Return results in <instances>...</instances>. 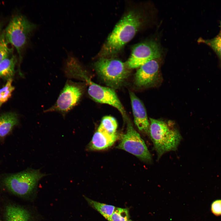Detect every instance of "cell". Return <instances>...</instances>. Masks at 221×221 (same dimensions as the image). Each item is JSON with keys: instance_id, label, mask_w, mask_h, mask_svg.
<instances>
[{"instance_id": "obj_17", "label": "cell", "mask_w": 221, "mask_h": 221, "mask_svg": "<svg viewBox=\"0 0 221 221\" xmlns=\"http://www.w3.org/2000/svg\"><path fill=\"white\" fill-rule=\"evenodd\" d=\"M89 204L107 219L112 215L116 207L114 206L100 203L84 196Z\"/></svg>"}, {"instance_id": "obj_10", "label": "cell", "mask_w": 221, "mask_h": 221, "mask_svg": "<svg viewBox=\"0 0 221 221\" xmlns=\"http://www.w3.org/2000/svg\"><path fill=\"white\" fill-rule=\"evenodd\" d=\"M159 65L153 60L139 67L135 76V84L139 87H145L153 85L157 80L159 75Z\"/></svg>"}, {"instance_id": "obj_23", "label": "cell", "mask_w": 221, "mask_h": 221, "mask_svg": "<svg viewBox=\"0 0 221 221\" xmlns=\"http://www.w3.org/2000/svg\"><path fill=\"white\" fill-rule=\"evenodd\" d=\"M2 27V23L1 22H0V37L1 35V34L2 33V32L1 33Z\"/></svg>"}, {"instance_id": "obj_3", "label": "cell", "mask_w": 221, "mask_h": 221, "mask_svg": "<svg viewBox=\"0 0 221 221\" xmlns=\"http://www.w3.org/2000/svg\"><path fill=\"white\" fill-rule=\"evenodd\" d=\"M25 16L18 14L14 16L4 31L6 40L13 45L18 53L19 63L22 59L23 50L29 37L37 28Z\"/></svg>"}, {"instance_id": "obj_19", "label": "cell", "mask_w": 221, "mask_h": 221, "mask_svg": "<svg viewBox=\"0 0 221 221\" xmlns=\"http://www.w3.org/2000/svg\"><path fill=\"white\" fill-rule=\"evenodd\" d=\"M12 78L8 79L5 85L0 89V107L11 97L12 93L14 89L12 85Z\"/></svg>"}, {"instance_id": "obj_11", "label": "cell", "mask_w": 221, "mask_h": 221, "mask_svg": "<svg viewBox=\"0 0 221 221\" xmlns=\"http://www.w3.org/2000/svg\"><path fill=\"white\" fill-rule=\"evenodd\" d=\"M129 94L134 123L141 131L148 134L149 122L144 105L133 92L130 91Z\"/></svg>"}, {"instance_id": "obj_6", "label": "cell", "mask_w": 221, "mask_h": 221, "mask_svg": "<svg viewBox=\"0 0 221 221\" xmlns=\"http://www.w3.org/2000/svg\"><path fill=\"white\" fill-rule=\"evenodd\" d=\"M126 133L122 135L120 142L116 146L147 163L152 162L151 155L144 141L127 119Z\"/></svg>"}, {"instance_id": "obj_12", "label": "cell", "mask_w": 221, "mask_h": 221, "mask_svg": "<svg viewBox=\"0 0 221 221\" xmlns=\"http://www.w3.org/2000/svg\"><path fill=\"white\" fill-rule=\"evenodd\" d=\"M118 138L117 134L111 135L97 130L93 136L89 148L95 150L106 149L111 146Z\"/></svg>"}, {"instance_id": "obj_8", "label": "cell", "mask_w": 221, "mask_h": 221, "mask_svg": "<svg viewBox=\"0 0 221 221\" xmlns=\"http://www.w3.org/2000/svg\"><path fill=\"white\" fill-rule=\"evenodd\" d=\"M79 79L87 83L88 94L94 100L114 107L120 112L125 120L128 119L126 111L113 89L101 86L93 82L87 76L85 70L81 73Z\"/></svg>"}, {"instance_id": "obj_20", "label": "cell", "mask_w": 221, "mask_h": 221, "mask_svg": "<svg viewBox=\"0 0 221 221\" xmlns=\"http://www.w3.org/2000/svg\"><path fill=\"white\" fill-rule=\"evenodd\" d=\"M210 47L221 60V33L216 37L209 40L200 39Z\"/></svg>"}, {"instance_id": "obj_9", "label": "cell", "mask_w": 221, "mask_h": 221, "mask_svg": "<svg viewBox=\"0 0 221 221\" xmlns=\"http://www.w3.org/2000/svg\"><path fill=\"white\" fill-rule=\"evenodd\" d=\"M161 54L157 43L150 41L135 45L126 64L130 69L139 68L148 61L159 58Z\"/></svg>"}, {"instance_id": "obj_5", "label": "cell", "mask_w": 221, "mask_h": 221, "mask_svg": "<svg viewBox=\"0 0 221 221\" xmlns=\"http://www.w3.org/2000/svg\"><path fill=\"white\" fill-rule=\"evenodd\" d=\"M47 175L41 173L39 169H29L7 176L3 182L13 193L25 196L32 194L39 180Z\"/></svg>"}, {"instance_id": "obj_1", "label": "cell", "mask_w": 221, "mask_h": 221, "mask_svg": "<svg viewBox=\"0 0 221 221\" xmlns=\"http://www.w3.org/2000/svg\"><path fill=\"white\" fill-rule=\"evenodd\" d=\"M141 16L130 11L118 22L103 44L99 55L106 57L115 54L134 37L141 25Z\"/></svg>"}, {"instance_id": "obj_7", "label": "cell", "mask_w": 221, "mask_h": 221, "mask_svg": "<svg viewBox=\"0 0 221 221\" xmlns=\"http://www.w3.org/2000/svg\"><path fill=\"white\" fill-rule=\"evenodd\" d=\"M83 88L79 83L67 80L55 104L44 112H57L64 117L79 101Z\"/></svg>"}, {"instance_id": "obj_2", "label": "cell", "mask_w": 221, "mask_h": 221, "mask_svg": "<svg viewBox=\"0 0 221 221\" xmlns=\"http://www.w3.org/2000/svg\"><path fill=\"white\" fill-rule=\"evenodd\" d=\"M149 120L148 134L159 160L166 153L176 150L182 137L178 130L165 122L153 118Z\"/></svg>"}, {"instance_id": "obj_4", "label": "cell", "mask_w": 221, "mask_h": 221, "mask_svg": "<svg viewBox=\"0 0 221 221\" xmlns=\"http://www.w3.org/2000/svg\"><path fill=\"white\" fill-rule=\"evenodd\" d=\"M95 69L102 79L110 88H118L127 79L130 69L126 63L118 59L100 57L94 64Z\"/></svg>"}, {"instance_id": "obj_21", "label": "cell", "mask_w": 221, "mask_h": 221, "mask_svg": "<svg viewBox=\"0 0 221 221\" xmlns=\"http://www.w3.org/2000/svg\"><path fill=\"white\" fill-rule=\"evenodd\" d=\"M8 44L6 40L3 31L0 38V63L9 57L12 52V48L9 47Z\"/></svg>"}, {"instance_id": "obj_18", "label": "cell", "mask_w": 221, "mask_h": 221, "mask_svg": "<svg viewBox=\"0 0 221 221\" xmlns=\"http://www.w3.org/2000/svg\"><path fill=\"white\" fill-rule=\"evenodd\" d=\"M107 220L108 221H132L130 218L128 209L120 207H116Z\"/></svg>"}, {"instance_id": "obj_14", "label": "cell", "mask_w": 221, "mask_h": 221, "mask_svg": "<svg viewBox=\"0 0 221 221\" xmlns=\"http://www.w3.org/2000/svg\"><path fill=\"white\" fill-rule=\"evenodd\" d=\"M18 123L17 115L14 113H7L0 115V137L8 135Z\"/></svg>"}, {"instance_id": "obj_22", "label": "cell", "mask_w": 221, "mask_h": 221, "mask_svg": "<svg viewBox=\"0 0 221 221\" xmlns=\"http://www.w3.org/2000/svg\"><path fill=\"white\" fill-rule=\"evenodd\" d=\"M211 211L216 216L221 215V200H216L213 201L211 205Z\"/></svg>"}, {"instance_id": "obj_16", "label": "cell", "mask_w": 221, "mask_h": 221, "mask_svg": "<svg viewBox=\"0 0 221 221\" xmlns=\"http://www.w3.org/2000/svg\"><path fill=\"white\" fill-rule=\"evenodd\" d=\"M118 123L116 119L110 116H105L102 119L98 130L110 135L116 134Z\"/></svg>"}, {"instance_id": "obj_24", "label": "cell", "mask_w": 221, "mask_h": 221, "mask_svg": "<svg viewBox=\"0 0 221 221\" xmlns=\"http://www.w3.org/2000/svg\"></svg>"}, {"instance_id": "obj_15", "label": "cell", "mask_w": 221, "mask_h": 221, "mask_svg": "<svg viewBox=\"0 0 221 221\" xmlns=\"http://www.w3.org/2000/svg\"><path fill=\"white\" fill-rule=\"evenodd\" d=\"M17 61L16 56L12 55L0 63V77L8 79L11 78L14 73L15 65Z\"/></svg>"}, {"instance_id": "obj_13", "label": "cell", "mask_w": 221, "mask_h": 221, "mask_svg": "<svg viewBox=\"0 0 221 221\" xmlns=\"http://www.w3.org/2000/svg\"><path fill=\"white\" fill-rule=\"evenodd\" d=\"M31 216L26 209L18 206L10 205L6 209V221H29Z\"/></svg>"}]
</instances>
